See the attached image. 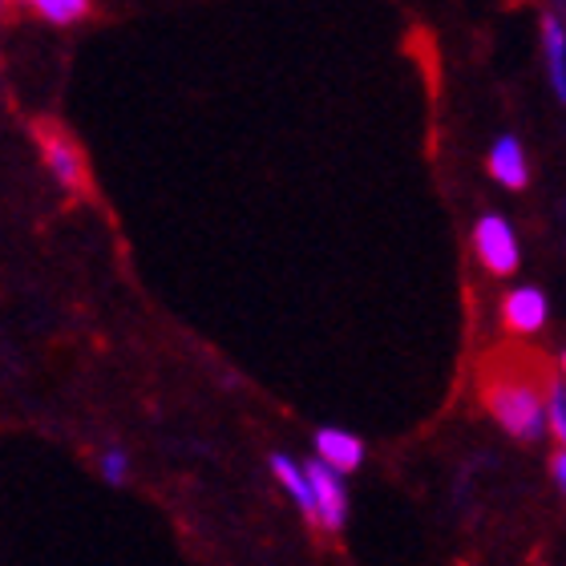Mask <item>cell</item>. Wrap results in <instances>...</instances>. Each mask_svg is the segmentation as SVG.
Wrapping results in <instances>:
<instances>
[{"label": "cell", "instance_id": "1", "mask_svg": "<svg viewBox=\"0 0 566 566\" xmlns=\"http://www.w3.org/2000/svg\"><path fill=\"white\" fill-rule=\"evenodd\" d=\"M485 409L514 441H538L546 429V397L526 380H494L485 389Z\"/></svg>", "mask_w": 566, "mask_h": 566}, {"label": "cell", "instance_id": "10", "mask_svg": "<svg viewBox=\"0 0 566 566\" xmlns=\"http://www.w3.org/2000/svg\"><path fill=\"white\" fill-rule=\"evenodd\" d=\"M29 4H33V12L41 21L61 24V29L90 17V0H29Z\"/></svg>", "mask_w": 566, "mask_h": 566}, {"label": "cell", "instance_id": "7", "mask_svg": "<svg viewBox=\"0 0 566 566\" xmlns=\"http://www.w3.org/2000/svg\"><path fill=\"white\" fill-rule=\"evenodd\" d=\"M316 458L324 465H332L336 473H353L360 470V461H365V441L348 429H319L316 433Z\"/></svg>", "mask_w": 566, "mask_h": 566}, {"label": "cell", "instance_id": "8", "mask_svg": "<svg viewBox=\"0 0 566 566\" xmlns=\"http://www.w3.org/2000/svg\"><path fill=\"white\" fill-rule=\"evenodd\" d=\"M543 57H546V77L551 90L566 106V21L555 12H543Z\"/></svg>", "mask_w": 566, "mask_h": 566}, {"label": "cell", "instance_id": "11", "mask_svg": "<svg viewBox=\"0 0 566 566\" xmlns=\"http://www.w3.org/2000/svg\"><path fill=\"white\" fill-rule=\"evenodd\" d=\"M546 429L566 449V385H555V389L546 392Z\"/></svg>", "mask_w": 566, "mask_h": 566}, {"label": "cell", "instance_id": "6", "mask_svg": "<svg viewBox=\"0 0 566 566\" xmlns=\"http://www.w3.org/2000/svg\"><path fill=\"white\" fill-rule=\"evenodd\" d=\"M41 154H45L49 175L57 178L61 190H82L85 187L82 154H77V146H73L65 134H45V138H41Z\"/></svg>", "mask_w": 566, "mask_h": 566}, {"label": "cell", "instance_id": "9", "mask_svg": "<svg viewBox=\"0 0 566 566\" xmlns=\"http://www.w3.org/2000/svg\"><path fill=\"white\" fill-rule=\"evenodd\" d=\"M272 473H275V482L283 485V494L300 506V514L316 522V497H312V478H307V465H300V461L287 458V453H272Z\"/></svg>", "mask_w": 566, "mask_h": 566}, {"label": "cell", "instance_id": "14", "mask_svg": "<svg viewBox=\"0 0 566 566\" xmlns=\"http://www.w3.org/2000/svg\"><path fill=\"white\" fill-rule=\"evenodd\" d=\"M558 17H563V21H566V0H563V4H558Z\"/></svg>", "mask_w": 566, "mask_h": 566}, {"label": "cell", "instance_id": "15", "mask_svg": "<svg viewBox=\"0 0 566 566\" xmlns=\"http://www.w3.org/2000/svg\"><path fill=\"white\" fill-rule=\"evenodd\" d=\"M563 373H566V353H563Z\"/></svg>", "mask_w": 566, "mask_h": 566}, {"label": "cell", "instance_id": "13", "mask_svg": "<svg viewBox=\"0 0 566 566\" xmlns=\"http://www.w3.org/2000/svg\"><path fill=\"white\" fill-rule=\"evenodd\" d=\"M551 473H555V485L563 490V497H566V449H558V453H555V461H551Z\"/></svg>", "mask_w": 566, "mask_h": 566}, {"label": "cell", "instance_id": "12", "mask_svg": "<svg viewBox=\"0 0 566 566\" xmlns=\"http://www.w3.org/2000/svg\"><path fill=\"white\" fill-rule=\"evenodd\" d=\"M97 470H102V478H106L109 485H122L126 478H130V453H126V449H118V446L102 449Z\"/></svg>", "mask_w": 566, "mask_h": 566}, {"label": "cell", "instance_id": "4", "mask_svg": "<svg viewBox=\"0 0 566 566\" xmlns=\"http://www.w3.org/2000/svg\"><path fill=\"white\" fill-rule=\"evenodd\" d=\"M485 170H490V178H494L497 187L526 190V182H531V158H526V146H522L518 134H497L490 142Z\"/></svg>", "mask_w": 566, "mask_h": 566}, {"label": "cell", "instance_id": "3", "mask_svg": "<svg viewBox=\"0 0 566 566\" xmlns=\"http://www.w3.org/2000/svg\"><path fill=\"white\" fill-rule=\"evenodd\" d=\"M307 478H312V497H316V526L324 531H340L348 518V490H344V473L324 465L319 458L304 461Z\"/></svg>", "mask_w": 566, "mask_h": 566}, {"label": "cell", "instance_id": "5", "mask_svg": "<svg viewBox=\"0 0 566 566\" xmlns=\"http://www.w3.org/2000/svg\"><path fill=\"white\" fill-rule=\"evenodd\" d=\"M502 319H506L510 332H518V336H534V332L546 328V319H551V300H546L543 287H510L502 295Z\"/></svg>", "mask_w": 566, "mask_h": 566}, {"label": "cell", "instance_id": "2", "mask_svg": "<svg viewBox=\"0 0 566 566\" xmlns=\"http://www.w3.org/2000/svg\"><path fill=\"white\" fill-rule=\"evenodd\" d=\"M473 251L490 275H514L522 268V243L518 231L502 211H485L473 223Z\"/></svg>", "mask_w": 566, "mask_h": 566}]
</instances>
